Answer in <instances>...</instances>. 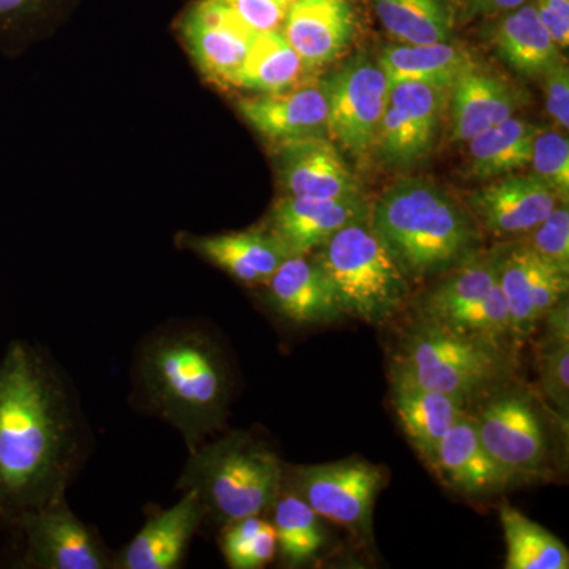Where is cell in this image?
<instances>
[{
	"mask_svg": "<svg viewBox=\"0 0 569 569\" xmlns=\"http://www.w3.org/2000/svg\"><path fill=\"white\" fill-rule=\"evenodd\" d=\"M88 452L69 378L43 348L13 340L0 358V531L67 497Z\"/></svg>",
	"mask_w": 569,
	"mask_h": 569,
	"instance_id": "6da1fadb",
	"label": "cell"
},
{
	"mask_svg": "<svg viewBox=\"0 0 569 569\" xmlns=\"http://www.w3.org/2000/svg\"><path fill=\"white\" fill-rule=\"evenodd\" d=\"M132 402L181 433L189 452L223 429L233 377L216 337L197 321L171 320L142 337L133 355Z\"/></svg>",
	"mask_w": 569,
	"mask_h": 569,
	"instance_id": "7a4b0ae2",
	"label": "cell"
},
{
	"mask_svg": "<svg viewBox=\"0 0 569 569\" xmlns=\"http://www.w3.org/2000/svg\"><path fill=\"white\" fill-rule=\"evenodd\" d=\"M369 220L411 284L438 279L482 250L467 206L426 179L392 183L370 206Z\"/></svg>",
	"mask_w": 569,
	"mask_h": 569,
	"instance_id": "3957f363",
	"label": "cell"
},
{
	"mask_svg": "<svg viewBox=\"0 0 569 569\" xmlns=\"http://www.w3.org/2000/svg\"><path fill=\"white\" fill-rule=\"evenodd\" d=\"M282 460L252 432L233 430L190 452L176 489L194 490L206 520L223 527L266 516L282 490Z\"/></svg>",
	"mask_w": 569,
	"mask_h": 569,
	"instance_id": "277c9868",
	"label": "cell"
},
{
	"mask_svg": "<svg viewBox=\"0 0 569 569\" xmlns=\"http://www.w3.org/2000/svg\"><path fill=\"white\" fill-rule=\"evenodd\" d=\"M511 348L451 331L426 318H408L391 361L392 380L455 396L468 408L515 376Z\"/></svg>",
	"mask_w": 569,
	"mask_h": 569,
	"instance_id": "5b68a950",
	"label": "cell"
},
{
	"mask_svg": "<svg viewBox=\"0 0 569 569\" xmlns=\"http://www.w3.org/2000/svg\"><path fill=\"white\" fill-rule=\"evenodd\" d=\"M370 217V216H369ZM346 317L385 325L411 305V288L369 219L337 231L312 252Z\"/></svg>",
	"mask_w": 569,
	"mask_h": 569,
	"instance_id": "8992f818",
	"label": "cell"
},
{
	"mask_svg": "<svg viewBox=\"0 0 569 569\" xmlns=\"http://www.w3.org/2000/svg\"><path fill=\"white\" fill-rule=\"evenodd\" d=\"M501 247L481 250L477 257L438 277L415 299L411 313L459 332L511 348V325L500 287Z\"/></svg>",
	"mask_w": 569,
	"mask_h": 569,
	"instance_id": "52a82bcc",
	"label": "cell"
},
{
	"mask_svg": "<svg viewBox=\"0 0 569 569\" xmlns=\"http://www.w3.org/2000/svg\"><path fill=\"white\" fill-rule=\"evenodd\" d=\"M388 482V471L369 460L350 458L318 466H283L282 489L302 498L321 519L370 542L373 509Z\"/></svg>",
	"mask_w": 569,
	"mask_h": 569,
	"instance_id": "ba28073f",
	"label": "cell"
},
{
	"mask_svg": "<svg viewBox=\"0 0 569 569\" xmlns=\"http://www.w3.org/2000/svg\"><path fill=\"white\" fill-rule=\"evenodd\" d=\"M470 415L482 445L516 485L548 473V430L531 392L509 381L479 399Z\"/></svg>",
	"mask_w": 569,
	"mask_h": 569,
	"instance_id": "9c48e42d",
	"label": "cell"
},
{
	"mask_svg": "<svg viewBox=\"0 0 569 569\" xmlns=\"http://www.w3.org/2000/svg\"><path fill=\"white\" fill-rule=\"evenodd\" d=\"M13 567L26 569H111L114 552L96 527L74 515L67 497L26 516L11 531Z\"/></svg>",
	"mask_w": 569,
	"mask_h": 569,
	"instance_id": "30bf717a",
	"label": "cell"
},
{
	"mask_svg": "<svg viewBox=\"0 0 569 569\" xmlns=\"http://www.w3.org/2000/svg\"><path fill=\"white\" fill-rule=\"evenodd\" d=\"M328 99V134L361 160L373 152L391 82L377 59L358 54L320 82Z\"/></svg>",
	"mask_w": 569,
	"mask_h": 569,
	"instance_id": "8fae6325",
	"label": "cell"
},
{
	"mask_svg": "<svg viewBox=\"0 0 569 569\" xmlns=\"http://www.w3.org/2000/svg\"><path fill=\"white\" fill-rule=\"evenodd\" d=\"M449 89L427 82L391 84L373 152L391 170H410L436 148Z\"/></svg>",
	"mask_w": 569,
	"mask_h": 569,
	"instance_id": "7c38bea8",
	"label": "cell"
},
{
	"mask_svg": "<svg viewBox=\"0 0 569 569\" xmlns=\"http://www.w3.org/2000/svg\"><path fill=\"white\" fill-rule=\"evenodd\" d=\"M569 272L530 249L523 239L501 247L500 287L515 346L526 342L546 316L567 298Z\"/></svg>",
	"mask_w": 569,
	"mask_h": 569,
	"instance_id": "4fadbf2b",
	"label": "cell"
},
{
	"mask_svg": "<svg viewBox=\"0 0 569 569\" xmlns=\"http://www.w3.org/2000/svg\"><path fill=\"white\" fill-rule=\"evenodd\" d=\"M182 39L206 80L236 88L254 36L220 0H197L181 20Z\"/></svg>",
	"mask_w": 569,
	"mask_h": 569,
	"instance_id": "5bb4252c",
	"label": "cell"
},
{
	"mask_svg": "<svg viewBox=\"0 0 569 569\" xmlns=\"http://www.w3.org/2000/svg\"><path fill=\"white\" fill-rule=\"evenodd\" d=\"M466 201L479 228L497 238H526L560 203L533 173L492 179Z\"/></svg>",
	"mask_w": 569,
	"mask_h": 569,
	"instance_id": "9a60e30c",
	"label": "cell"
},
{
	"mask_svg": "<svg viewBox=\"0 0 569 569\" xmlns=\"http://www.w3.org/2000/svg\"><path fill=\"white\" fill-rule=\"evenodd\" d=\"M263 288L266 307L282 323L306 328L346 318L331 280L312 253L288 257Z\"/></svg>",
	"mask_w": 569,
	"mask_h": 569,
	"instance_id": "2e32d148",
	"label": "cell"
},
{
	"mask_svg": "<svg viewBox=\"0 0 569 569\" xmlns=\"http://www.w3.org/2000/svg\"><path fill=\"white\" fill-rule=\"evenodd\" d=\"M204 526V508L194 490L168 509H156L129 545L114 552L111 569H178L190 542Z\"/></svg>",
	"mask_w": 569,
	"mask_h": 569,
	"instance_id": "e0dca14e",
	"label": "cell"
},
{
	"mask_svg": "<svg viewBox=\"0 0 569 569\" xmlns=\"http://www.w3.org/2000/svg\"><path fill=\"white\" fill-rule=\"evenodd\" d=\"M365 194L347 198L291 197L283 194L269 213L266 230L290 254L312 253L348 224L369 219Z\"/></svg>",
	"mask_w": 569,
	"mask_h": 569,
	"instance_id": "ac0fdd59",
	"label": "cell"
},
{
	"mask_svg": "<svg viewBox=\"0 0 569 569\" xmlns=\"http://www.w3.org/2000/svg\"><path fill=\"white\" fill-rule=\"evenodd\" d=\"M277 168L284 194L291 197H361L362 189L339 149L325 134L279 142Z\"/></svg>",
	"mask_w": 569,
	"mask_h": 569,
	"instance_id": "d6986e66",
	"label": "cell"
},
{
	"mask_svg": "<svg viewBox=\"0 0 569 569\" xmlns=\"http://www.w3.org/2000/svg\"><path fill=\"white\" fill-rule=\"evenodd\" d=\"M427 467L448 489L463 497H492L516 486L515 479L498 466L482 445L470 413L460 418L441 438Z\"/></svg>",
	"mask_w": 569,
	"mask_h": 569,
	"instance_id": "ffe728a7",
	"label": "cell"
},
{
	"mask_svg": "<svg viewBox=\"0 0 569 569\" xmlns=\"http://www.w3.org/2000/svg\"><path fill=\"white\" fill-rule=\"evenodd\" d=\"M358 31L353 0H295L282 26L283 36L307 70L336 61Z\"/></svg>",
	"mask_w": 569,
	"mask_h": 569,
	"instance_id": "44dd1931",
	"label": "cell"
},
{
	"mask_svg": "<svg viewBox=\"0 0 569 569\" xmlns=\"http://www.w3.org/2000/svg\"><path fill=\"white\" fill-rule=\"evenodd\" d=\"M236 104L253 130L277 144L328 134V99L321 84L258 93L244 97Z\"/></svg>",
	"mask_w": 569,
	"mask_h": 569,
	"instance_id": "7402d4cb",
	"label": "cell"
},
{
	"mask_svg": "<svg viewBox=\"0 0 569 569\" xmlns=\"http://www.w3.org/2000/svg\"><path fill=\"white\" fill-rule=\"evenodd\" d=\"M182 246L246 287H263L291 257L264 227L212 236H186Z\"/></svg>",
	"mask_w": 569,
	"mask_h": 569,
	"instance_id": "603a6c76",
	"label": "cell"
},
{
	"mask_svg": "<svg viewBox=\"0 0 569 569\" xmlns=\"http://www.w3.org/2000/svg\"><path fill=\"white\" fill-rule=\"evenodd\" d=\"M448 104L456 140L467 142L515 116L519 99L507 81L473 63L452 82Z\"/></svg>",
	"mask_w": 569,
	"mask_h": 569,
	"instance_id": "cb8c5ba5",
	"label": "cell"
},
{
	"mask_svg": "<svg viewBox=\"0 0 569 569\" xmlns=\"http://www.w3.org/2000/svg\"><path fill=\"white\" fill-rule=\"evenodd\" d=\"M391 402L399 425L417 449L426 466H429L438 443L447 436L470 408L458 397L417 387L391 378Z\"/></svg>",
	"mask_w": 569,
	"mask_h": 569,
	"instance_id": "d4e9b609",
	"label": "cell"
},
{
	"mask_svg": "<svg viewBox=\"0 0 569 569\" xmlns=\"http://www.w3.org/2000/svg\"><path fill=\"white\" fill-rule=\"evenodd\" d=\"M492 29L498 58L523 77H539L561 58L560 48L539 20L533 3L500 14Z\"/></svg>",
	"mask_w": 569,
	"mask_h": 569,
	"instance_id": "484cf974",
	"label": "cell"
},
{
	"mask_svg": "<svg viewBox=\"0 0 569 569\" xmlns=\"http://www.w3.org/2000/svg\"><path fill=\"white\" fill-rule=\"evenodd\" d=\"M539 127L511 116L507 121L475 134L468 144L467 173L479 181H492L530 167Z\"/></svg>",
	"mask_w": 569,
	"mask_h": 569,
	"instance_id": "4316f807",
	"label": "cell"
},
{
	"mask_svg": "<svg viewBox=\"0 0 569 569\" xmlns=\"http://www.w3.org/2000/svg\"><path fill=\"white\" fill-rule=\"evenodd\" d=\"M389 82L415 81L451 88L456 78L475 61L462 47L441 41L430 44H391L377 58Z\"/></svg>",
	"mask_w": 569,
	"mask_h": 569,
	"instance_id": "83f0119b",
	"label": "cell"
},
{
	"mask_svg": "<svg viewBox=\"0 0 569 569\" xmlns=\"http://www.w3.org/2000/svg\"><path fill=\"white\" fill-rule=\"evenodd\" d=\"M268 516L274 527L277 556L282 567H307L318 559L328 535L320 516L301 497L291 490H280Z\"/></svg>",
	"mask_w": 569,
	"mask_h": 569,
	"instance_id": "f1b7e54d",
	"label": "cell"
},
{
	"mask_svg": "<svg viewBox=\"0 0 569 569\" xmlns=\"http://www.w3.org/2000/svg\"><path fill=\"white\" fill-rule=\"evenodd\" d=\"M307 70L305 61L280 31L258 32L239 71L236 88L276 93L296 88Z\"/></svg>",
	"mask_w": 569,
	"mask_h": 569,
	"instance_id": "f546056e",
	"label": "cell"
},
{
	"mask_svg": "<svg viewBox=\"0 0 569 569\" xmlns=\"http://www.w3.org/2000/svg\"><path fill=\"white\" fill-rule=\"evenodd\" d=\"M389 36L403 44L451 41L455 18L447 0H367Z\"/></svg>",
	"mask_w": 569,
	"mask_h": 569,
	"instance_id": "4dcf8cb0",
	"label": "cell"
},
{
	"mask_svg": "<svg viewBox=\"0 0 569 569\" xmlns=\"http://www.w3.org/2000/svg\"><path fill=\"white\" fill-rule=\"evenodd\" d=\"M539 340V388L552 406L560 421L568 425L569 417V306L568 299L546 316Z\"/></svg>",
	"mask_w": 569,
	"mask_h": 569,
	"instance_id": "1f68e13d",
	"label": "cell"
},
{
	"mask_svg": "<svg viewBox=\"0 0 569 569\" xmlns=\"http://www.w3.org/2000/svg\"><path fill=\"white\" fill-rule=\"evenodd\" d=\"M500 523L507 541V569H568L567 546L545 527L503 505Z\"/></svg>",
	"mask_w": 569,
	"mask_h": 569,
	"instance_id": "d6a6232c",
	"label": "cell"
},
{
	"mask_svg": "<svg viewBox=\"0 0 569 569\" xmlns=\"http://www.w3.org/2000/svg\"><path fill=\"white\" fill-rule=\"evenodd\" d=\"M219 546L233 569L264 568L277 557L274 527L264 516H249L220 527Z\"/></svg>",
	"mask_w": 569,
	"mask_h": 569,
	"instance_id": "836d02e7",
	"label": "cell"
},
{
	"mask_svg": "<svg viewBox=\"0 0 569 569\" xmlns=\"http://www.w3.org/2000/svg\"><path fill=\"white\" fill-rule=\"evenodd\" d=\"M531 173L546 183L560 201L569 198V142L553 130H541L533 141L530 160Z\"/></svg>",
	"mask_w": 569,
	"mask_h": 569,
	"instance_id": "e575fe53",
	"label": "cell"
},
{
	"mask_svg": "<svg viewBox=\"0 0 569 569\" xmlns=\"http://www.w3.org/2000/svg\"><path fill=\"white\" fill-rule=\"evenodd\" d=\"M520 239H523L539 257L569 272L568 203L560 201L531 233Z\"/></svg>",
	"mask_w": 569,
	"mask_h": 569,
	"instance_id": "d590c367",
	"label": "cell"
},
{
	"mask_svg": "<svg viewBox=\"0 0 569 569\" xmlns=\"http://www.w3.org/2000/svg\"><path fill=\"white\" fill-rule=\"evenodd\" d=\"M254 32L280 31L295 0H220Z\"/></svg>",
	"mask_w": 569,
	"mask_h": 569,
	"instance_id": "8d00e7d4",
	"label": "cell"
},
{
	"mask_svg": "<svg viewBox=\"0 0 569 569\" xmlns=\"http://www.w3.org/2000/svg\"><path fill=\"white\" fill-rule=\"evenodd\" d=\"M546 110L561 130L569 129V70L563 58L557 59L545 73Z\"/></svg>",
	"mask_w": 569,
	"mask_h": 569,
	"instance_id": "74e56055",
	"label": "cell"
},
{
	"mask_svg": "<svg viewBox=\"0 0 569 569\" xmlns=\"http://www.w3.org/2000/svg\"><path fill=\"white\" fill-rule=\"evenodd\" d=\"M44 6L47 0H0V39L18 36Z\"/></svg>",
	"mask_w": 569,
	"mask_h": 569,
	"instance_id": "f35d334b",
	"label": "cell"
},
{
	"mask_svg": "<svg viewBox=\"0 0 569 569\" xmlns=\"http://www.w3.org/2000/svg\"><path fill=\"white\" fill-rule=\"evenodd\" d=\"M539 20L560 51L569 44V0H535Z\"/></svg>",
	"mask_w": 569,
	"mask_h": 569,
	"instance_id": "ab89813d",
	"label": "cell"
},
{
	"mask_svg": "<svg viewBox=\"0 0 569 569\" xmlns=\"http://www.w3.org/2000/svg\"><path fill=\"white\" fill-rule=\"evenodd\" d=\"M467 11L470 17H500V14L508 13V11L519 9L523 3L529 0H466Z\"/></svg>",
	"mask_w": 569,
	"mask_h": 569,
	"instance_id": "60d3db41",
	"label": "cell"
}]
</instances>
